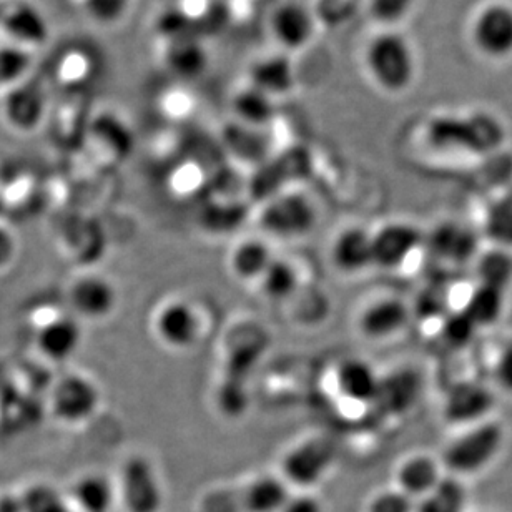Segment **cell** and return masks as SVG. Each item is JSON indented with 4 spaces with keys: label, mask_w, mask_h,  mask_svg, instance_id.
<instances>
[{
    "label": "cell",
    "mask_w": 512,
    "mask_h": 512,
    "mask_svg": "<svg viewBox=\"0 0 512 512\" xmlns=\"http://www.w3.org/2000/svg\"><path fill=\"white\" fill-rule=\"evenodd\" d=\"M368 512H416L414 499L401 493L399 489L376 494L368 504Z\"/></svg>",
    "instance_id": "f35d334b"
},
{
    "label": "cell",
    "mask_w": 512,
    "mask_h": 512,
    "mask_svg": "<svg viewBox=\"0 0 512 512\" xmlns=\"http://www.w3.org/2000/svg\"><path fill=\"white\" fill-rule=\"evenodd\" d=\"M24 512H75L69 501L50 484H32L20 493Z\"/></svg>",
    "instance_id": "d6a6232c"
},
{
    "label": "cell",
    "mask_w": 512,
    "mask_h": 512,
    "mask_svg": "<svg viewBox=\"0 0 512 512\" xmlns=\"http://www.w3.org/2000/svg\"><path fill=\"white\" fill-rule=\"evenodd\" d=\"M285 479L263 474L237 489L208 496L207 512H280L290 498Z\"/></svg>",
    "instance_id": "7a4b0ae2"
},
{
    "label": "cell",
    "mask_w": 512,
    "mask_h": 512,
    "mask_svg": "<svg viewBox=\"0 0 512 512\" xmlns=\"http://www.w3.org/2000/svg\"><path fill=\"white\" fill-rule=\"evenodd\" d=\"M466 491L453 478H443L438 488L421 499L416 512H464Z\"/></svg>",
    "instance_id": "4dcf8cb0"
},
{
    "label": "cell",
    "mask_w": 512,
    "mask_h": 512,
    "mask_svg": "<svg viewBox=\"0 0 512 512\" xmlns=\"http://www.w3.org/2000/svg\"><path fill=\"white\" fill-rule=\"evenodd\" d=\"M152 330L168 350H192L203 333L202 316L185 298H170L153 313Z\"/></svg>",
    "instance_id": "ba28073f"
},
{
    "label": "cell",
    "mask_w": 512,
    "mask_h": 512,
    "mask_svg": "<svg viewBox=\"0 0 512 512\" xmlns=\"http://www.w3.org/2000/svg\"><path fill=\"white\" fill-rule=\"evenodd\" d=\"M366 69L375 84L389 94H399L413 84L416 57L404 35L386 30L375 35L365 50Z\"/></svg>",
    "instance_id": "6da1fadb"
},
{
    "label": "cell",
    "mask_w": 512,
    "mask_h": 512,
    "mask_svg": "<svg viewBox=\"0 0 512 512\" xmlns=\"http://www.w3.org/2000/svg\"><path fill=\"white\" fill-rule=\"evenodd\" d=\"M494 406V396L483 384L461 381L444 398V418L453 424H474L486 418Z\"/></svg>",
    "instance_id": "e0dca14e"
},
{
    "label": "cell",
    "mask_w": 512,
    "mask_h": 512,
    "mask_svg": "<svg viewBox=\"0 0 512 512\" xmlns=\"http://www.w3.org/2000/svg\"><path fill=\"white\" fill-rule=\"evenodd\" d=\"M316 19L310 7L298 0L278 5L270 19V30L276 42L286 50H300L315 35Z\"/></svg>",
    "instance_id": "5bb4252c"
},
{
    "label": "cell",
    "mask_w": 512,
    "mask_h": 512,
    "mask_svg": "<svg viewBox=\"0 0 512 512\" xmlns=\"http://www.w3.org/2000/svg\"><path fill=\"white\" fill-rule=\"evenodd\" d=\"M235 110L238 117L248 124L261 125L268 122L273 115V104L270 95L263 94L261 90L250 85L235 97Z\"/></svg>",
    "instance_id": "836d02e7"
},
{
    "label": "cell",
    "mask_w": 512,
    "mask_h": 512,
    "mask_svg": "<svg viewBox=\"0 0 512 512\" xmlns=\"http://www.w3.org/2000/svg\"><path fill=\"white\" fill-rule=\"evenodd\" d=\"M70 315L79 321L99 323L114 315L119 293L114 283L99 273L77 276L67 291Z\"/></svg>",
    "instance_id": "9c48e42d"
},
{
    "label": "cell",
    "mask_w": 512,
    "mask_h": 512,
    "mask_svg": "<svg viewBox=\"0 0 512 512\" xmlns=\"http://www.w3.org/2000/svg\"><path fill=\"white\" fill-rule=\"evenodd\" d=\"M19 253V243L15 233L7 225L0 223V273L9 270Z\"/></svg>",
    "instance_id": "60d3db41"
},
{
    "label": "cell",
    "mask_w": 512,
    "mask_h": 512,
    "mask_svg": "<svg viewBox=\"0 0 512 512\" xmlns=\"http://www.w3.org/2000/svg\"><path fill=\"white\" fill-rule=\"evenodd\" d=\"M428 247L438 260L463 265L478 252V237L459 223H441L428 238Z\"/></svg>",
    "instance_id": "d6986e66"
},
{
    "label": "cell",
    "mask_w": 512,
    "mask_h": 512,
    "mask_svg": "<svg viewBox=\"0 0 512 512\" xmlns=\"http://www.w3.org/2000/svg\"><path fill=\"white\" fill-rule=\"evenodd\" d=\"M300 273L296 266L288 260L276 258L271 261L270 268L266 270L265 275L258 281V288L265 296L266 300L273 303H283V301L296 298L300 290Z\"/></svg>",
    "instance_id": "4316f807"
},
{
    "label": "cell",
    "mask_w": 512,
    "mask_h": 512,
    "mask_svg": "<svg viewBox=\"0 0 512 512\" xmlns=\"http://www.w3.org/2000/svg\"><path fill=\"white\" fill-rule=\"evenodd\" d=\"M446 306H448V300L444 290L428 288L419 295L414 313H418L423 320H434L438 316H446Z\"/></svg>",
    "instance_id": "ab89813d"
},
{
    "label": "cell",
    "mask_w": 512,
    "mask_h": 512,
    "mask_svg": "<svg viewBox=\"0 0 512 512\" xmlns=\"http://www.w3.org/2000/svg\"><path fill=\"white\" fill-rule=\"evenodd\" d=\"M45 97L34 84L15 87L5 102V114L10 124L22 132H30L44 117Z\"/></svg>",
    "instance_id": "d4e9b609"
},
{
    "label": "cell",
    "mask_w": 512,
    "mask_h": 512,
    "mask_svg": "<svg viewBox=\"0 0 512 512\" xmlns=\"http://www.w3.org/2000/svg\"><path fill=\"white\" fill-rule=\"evenodd\" d=\"M336 463V444L326 436H310L295 444L281 458V478L300 489L321 483Z\"/></svg>",
    "instance_id": "277c9868"
},
{
    "label": "cell",
    "mask_w": 512,
    "mask_h": 512,
    "mask_svg": "<svg viewBox=\"0 0 512 512\" xmlns=\"http://www.w3.org/2000/svg\"><path fill=\"white\" fill-rule=\"evenodd\" d=\"M2 7H4V5H0V15H2Z\"/></svg>",
    "instance_id": "f6af8a7d"
},
{
    "label": "cell",
    "mask_w": 512,
    "mask_h": 512,
    "mask_svg": "<svg viewBox=\"0 0 512 512\" xmlns=\"http://www.w3.org/2000/svg\"><path fill=\"white\" fill-rule=\"evenodd\" d=\"M275 255L270 245L261 238H245L232 248L228 256V268L232 275L247 285H258Z\"/></svg>",
    "instance_id": "44dd1931"
},
{
    "label": "cell",
    "mask_w": 512,
    "mask_h": 512,
    "mask_svg": "<svg viewBox=\"0 0 512 512\" xmlns=\"http://www.w3.org/2000/svg\"><path fill=\"white\" fill-rule=\"evenodd\" d=\"M373 265L381 270H398L423 245V233L404 222L386 223L371 233Z\"/></svg>",
    "instance_id": "4fadbf2b"
},
{
    "label": "cell",
    "mask_w": 512,
    "mask_h": 512,
    "mask_svg": "<svg viewBox=\"0 0 512 512\" xmlns=\"http://www.w3.org/2000/svg\"><path fill=\"white\" fill-rule=\"evenodd\" d=\"M476 330H478V326L474 325L471 318L461 310L458 313H453V315L444 316L441 333H443V338L448 341L449 345L461 348V346L471 343Z\"/></svg>",
    "instance_id": "e575fe53"
},
{
    "label": "cell",
    "mask_w": 512,
    "mask_h": 512,
    "mask_svg": "<svg viewBox=\"0 0 512 512\" xmlns=\"http://www.w3.org/2000/svg\"><path fill=\"white\" fill-rule=\"evenodd\" d=\"M258 223L270 237L296 240L313 232L318 223V210L305 193H278L261 208Z\"/></svg>",
    "instance_id": "3957f363"
},
{
    "label": "cell",
    "mask_w": 512,
    "mask_h": 512,
    "mask_svg": "<svg viewBox=\"0 0 512 512\" xmlns=\"http://www.w3.org/2000/svg\"><path fill=\"white\" fill-rule=\"evenodd\" d=\"M167 62L175 74L195 77L205 69L207 55L202 45L192 39H178L168 49Z\"/></svg>",
    "instance_id": "f546056e"
},
{
    "label": "cell",
    "mask_w": 512,
    "mask_h": 512,
    "mask_svg": "<svg viewBox=\"0 0 512 512\" xmlns=\"http://www.w3.org/2000/svg\"><path fill=\"white\" fill-rule=\"evenodd\" d=\"M434 142L443 147H466L471 150H486L501 142L503 130L496 120L488 115H478L468 120L441 119L431 132Z\"/></svg>",
    "instance_id": "8fae6325"
},
{
    "label": "cell",
    "mask_w": 512,
    "mask_h": 512,
    "mask_svg": "<svg viewBox=\"0 0 512 512\" xmlns=\"http://www.w3.org/2000/svg\"><path fill=\"white\" fill-rule=\"evenodd\" d=\"M479 285L506 291L512 283V256L504 248L484 253L478 263Z\"/></svg>",
    "instance_id": "f1b7e54d"
},
{
    "label": "cell",
    "mask_w": 512,
    "mask_h": 512,
    "mask_svg": "<svg viewBox=\"0 0 512 512\" xmlns=\"http://www.w3.org/2000/svg\"><path fill=\"white\" fill-rule=\"evenodd\" d=\"M82 341V325L70 313H55L35 328V348L45 360L57 365L72 360L80 350Z\"/></svg>",
    "instance_id": "30bf717a"
},
{
    "label": "cell",
    "mask_w": 512,
    "mask_h": 512,
    "mask_svg": "<svg viewBox=\"0 0 512 512\" xmlns=\"http://www.w3.org/2000/svg\"><path fill=\"white\" fill-rule=\"evenodd\" d=\"M381 376L368 361L348 358L335 370V388L341 398L353 404H375Z\"/></svg>",
    "instance_id": "ac0fdd59"
},
{
    "label": "cell",
    "mask_w": 512,
    "mask_h": 512,
    "mask_svg": "<svg viewBox=\"0 0 512 512\" xmlns=\"http://www.w3.org/2000/svg\"><path fill=\"white\" fill-rule=\"evenodd\" d=\"M441 481H443V474L439 464L433 458L423 454L404 459L396 471V484L399 491L411 499L426 498L429 493H433L434 489L438 488Z\"/></svg>",
    "instance_id": "603a6c76"
},
{
    "label": "cell",
    "mask_w": 512,
    "mask_h": 512,
    "mask_svg": "<svg viewBox=\"0 0 512 512\" xmlns=\"http://www.w3.org/2000/svg\"><path fill=\"white\" fill-rule=\"evenodd\" d=\"M0 512H24L20 494H4V496H0Z\"/></svg>",
    "instance_id": "ee69618b"
},
{
    "label": "cell",
    "mask_w": 512,
    "mask_h": 512,
    "mask_svg": "<svg viewBox=\"0 0 512 512\" xmlns=\"http://www.w3.org/2000/svg\"><path fill=\"white\" fill-rule=\"evenodd\" d=\"M252 85L263 94H286L295 85V72L290 60L283 55H271L256 60L252 67Z\"/></svg>",
    "instance_id": "484cf974"
},
{
    "label": "cell",
    "mask_w": 512,
    "mask_h": 512,
    "mask_svg": "<svg viewBox=\"0 0 512 512\" xmlns=\"http://www.w3.org/2000/svg\"><path fill=\"white\" fill-rule=\"evenodd\" d=\"M72 501L80 512H112L119 498L117 486L105 474H82L72 486Z\"/></svg>",
    "instance_id": "cb8c5ba5"
},
{
    "label": "cell",
    "mask_w": 512,
    "mask_h": 512,
    "mask_svg": "<svg viewBox=\"0 0 512 512\" xmlns=\"http://www.w3.org/2000/svg\"><path fill=\"white\" fill-rule=\"evenodd\" d=\"M486 235L504 250L512 248V190L489 208Z\"/></svg>",
    "instance_id": "1f68e13d"
},
{
    "label": "cell",
    "mask_w": 512,
    "mask_h": 512,
    "mask_svg": "<svg viewBox=\"0 0 512 512\" xmlns=\"http://www.w3.org/2000/svg\"><path fill=\"white\" fill-rule=\"evenodd\" d=\"M494 373L499 386L512 393V343L499 356Z\"/></svg>",
    "instance_id": "7bdbcfd3"
},
{
    "label": "cell",
    "mask_w": 512,
    "mask_h": 512,
    "mask_svg": "<svg viewBox=\"0 0 512 512\" xmlns=\"http://www.w3.org/2000/svg\"><path fill=\"white\" fill-rule=\"evenodd\" d=\"M504 431L498 423H481L449 444L444 464L453 473L474 474L493 463L503 448Z\"/></svg>",
    "instance_id": "52a82bcc"
},
{
    "label": "cell",
    "mask_w": 512,
    "mask_h": 512,
    "mask_svg": "<svg viewBox=\"0 0 512 512\" xmlns=\"http://www.w3.org/2000/svg\"><path fill=\"white\" fill-rule=\"evenodd\" d=\"M30 59L20 47H2L0 49V84H14L24 77L29 69Z\"/></svg>",
    "instance_id": "d590c367"
},
{
    "label": "cell",
    "mask_w": 512,
    "mask_h": 512,
    "mask_svg": "<svg viewBox=\"0 0 512 512\" xmlns=\"http://www.w3.org/2000/svg\"><path fill=\"white\" fill-rule=\"evenodd\" d=\"M117 494L127 512H160L165 501L157 469L142 454H133L120 466Z\"/></svg>",
    "instance_id": "8992f818"
},
{
    "label": "cell",
    "mask_w": 512,
    "mask_h": 512,
    "mask_svg": "<svg viewBox=\"0 0 512 512\" xmlns=\"http://www.w3.org/2000/svg\"><path fill=\"white\" fill-rule=\"evenodd\" d=\"M421 378L413 370H398L381 376L380 391L375 404L389 414H404L418 403Z\"/></svg>",
    "instance_id": "7402d4cb"
},
{
    "label": "cell",
    "mask_w": 512,
    "mask_h": 512,
    "mask_svg": "<svg viewBox=\"0 0 512 512\" xmlns=\"http://www.w3.org/2000/svg\"><path fill=\"white\" fill-rule=\"evenodd\" d=\"M416 0H368L371 17L383 25H394L408 17Z\"/></svg>",
    "instance_id": "8d00e7d4"
},
{
    "label": "cell",
    "mask_w": 512,
    "mask_h": 512,
    "mask_svg": "<svg viewBox=\"0 0 512 512\" xmlns=\"http://www.w3.org/2000/svg\"><path fill=\"white\" fill-rule=\"evenodd\" d=\"M102 393L92 378L82 373L60 376L50 388L49 409L60 424L80 426L94 418Z\"/></svg>",
    "instance_id": "5b68a950"
},
{
    "label": "cell",
    "mask_w": 512,
    "mask_h": 512,
    "mask_svg": "<svg viewBox=\"0 0 512 512\" xmlns=\"http://www.w3.org/2000/svg\"><path fill=\"white\" fill-rule=\"evenodd\" d=\"M0 24L20 44L39 45L49 35V25L44 14L29 2H15L2 7Z\"/></svg>",
    "instance_id": "ffe728a7"
},
{
    "label": "cell",
    "mask_w": 512,
    "mask_h": 512,
    "mask_svg": "<svg viewBox=\"0 0 512 512\" xmlns=\"http://www.w3.org/2000/svg\"><path fill=\"white\" fill-rule=\"evenodd\" d=\"M330 261L343 275H360L375 266L371 232L356 225L343 228L331 242Z\"/></svg>",
    "instance_id": "2e32d148"
},
{
    "label": "cell",
    "mask_w": 512,
    "mask_h": 512,
    "mask_svg": "<svg viewBox=\"0 0 512 512\" xmlns=\"http://www.w3.org/2000/svg\"><path fill=\"white\" fill-rule=\"evenodd\" d=\"M130 2L132 0H84V9L95 22L109 25L127 14Z\"/></svg>",
    "instance_id": "74e56055"
},
{
    "label": "cell",
    "mask_w": 512,
    "mask_h": 512,
    "mask_svg": "<svg viewBox=\"0 0 512 512\" xmlns=\"http://www.w3.org/2000/svg\"><path fill=\"white\" fill-rule=\"evenodd\" d=\"M503 306V291L479 285L473 291V295L469 296L463 311L479 328V326H491L494 321H498L499 316L503 313Z\"/></svg>",
    "instance_id": "83f0119b"
},
{
    "label": "cell",
    "mask_w": 512,
    "mask_h": 512,
    "mask_svg": "<svg viewBox=\"0 0 512 512\" xmlns=\"http://www.w3.org/2000/svg\"><path fill=\"white\" fill-rule=\"evenodd\" d=\"M408 305L394 296L368 301L356 315V330L365 340L384 341L398 335L408 325Z\"/></svg>",
    "instance_id": "7c38bea8"
},
{
    "label": "cell",
    "mask_w": 512,
    "mask_h": 512,
    "mask_svg": "<svg viewBox=\"0 0 512 512\" xmlns=\"http://www.w3.org/2000/svg\"><path fill=\"white\" fill-rule=\"evenodd\" d=\"M280 512H325L320 499L310 493L291 494Z\"/></svg>",
    "instance_id": "b9f144b4"
},
{
    "label": "cell",
    "mask_w": 512,
    "mask_h": 512,
    "mask_svg": "<svg viewBox=\"0 0 512 512\" xmlns=\"http://www.w3.org/2000/svg\"><path fill=\"white\" fill-rule=\"evenodd\" d=\"M474 42L483 54L503 59L512 54V7L491 4L474 22Z\"/></svg>",
    "instance_id": "9a60e30c"
}]
</instances>
